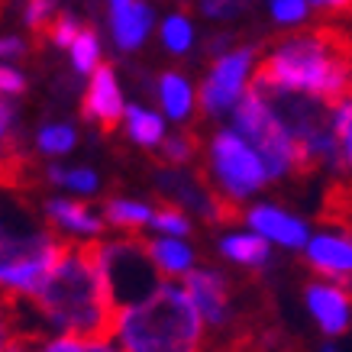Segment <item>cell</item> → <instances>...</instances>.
<instances>
[{
    "mask_svg": "<svg viewBox=\"0 0 352 352\" xmlns=\"http://www.w3.org/2000/svg\"><path fill=\"white\" fill-rule=\"evenodd\" d=\"M210 168H214L210 184L230 201H243L268 182L265 162L258 159V152L230 129H220L210 142Z\"/></svg>",
    "mask_w": 352,
    "mask_h": 352,
    "instance_id": "52a82bcc",
    "label": "cell"
},
{
    "mask_svg": "<svg viewBox=\"0 0 352 352\" xmlns=\"http://www.w3.org/2000/svg\"><path fill=\"white\" fill-rule=\"evenodd\" d=\"M39 352H81V340L62 336V340H52V342H45V346H39Z\"/></svg>",
    "mask_w": 352,
    "mask_h": 352,
    "instance_id": "8d00e7d4",
    "label": "cell"
},
{
    "mask_svg": "<svg viewBox=\"0 0 352 352\" xmlns=\"http://www.w3.org/2000/svg\"><path fill=\"white\" fill-rule=\"evenodd\" d=\"M30 52V43L20 36H0V62H13Z\"/></svg>",
    "mask_w": 352,
    "mask_h": 352,
    "instance_id": "e575fe53",
    "label": "cell"
},
{
    "mask_svg": "<svg viewBox=\"0 0 352 352\" xmlns=\"http://www.w3.org/2000/svg\"><path fill=\"white\" fill-rule=\"evenodd\" d=\"M123 352H201L204 317L188 288L162 285L152 298L120 310Z\"/></svg>",
    "mask_w": 352,
    "mask_h": 352,
    "instance_id": "277c9868",
    "label": "cell"
},
{
    "mask_svg": "<svg viewBox=\"0 0 352 352\" xmlns=\"http://www.w3.org/2000/svg\"><path fill=\"white\" fill-rule=\"evenodd\" d=\"M184 288H188V294H191L197 310H201L204 323H210L214 330H223L230 323V314H233V298H230L226 278L217 275V272L197 268V272H188Z\"/></svg>",
    "mask_w": 352,
    "mask_h": 352,
    "instance_id": "30bf717a",
    "label": "cell"
},
{
    "mask_svg": "<svg viewBox=\"0 0 352 352\" xmlns=\"http://www.w3.org/2000/svg\"><path fill=\"white\" fill-rule=\"evenodd\" d=\"M75 142H78V133L68 123H49V126H43L36 133V146L45 155H65V152L75 149Z\"/></svg>",
    "mask_w": 352,
    "mask_h": 352,
    "instance_id": "603a6c76",
    "label": "cell"
},
{
    "mask_svg": "<svg viewBox=\"0 0 352 352\" xmlns=\"http://www.w3.org/2000/svg\"><path fill=\"white\" fill-rule=\"evenodd\" d=\"M346 13H349V16H352V0H349V3H346Z\"/></svg>",
    "mask_w": 352,
    "mask_h": 352,
    "instance_id": "60d3db41",
    "label": "cell"
},
{
    "mask_svg": "<svg viewBox=\"0 0 352 352\" xmlns=\"http://www.w3.org/2000/svg\"><path fill=\"white\" fill-rule=\"evenodd\" d=\"M307 262L323 278H336L349 275L352 272V243L340 239V236H317L307 243Z\"/></svg>",
    "mask_w": 352,
    "mask_h": 352,
    "instance_id": "5bb4252c",
    "label": "cell"
},
{
    "mask_svg": "<svg viewBox=\"0 0 352 352\" xmlns=\"http://www.w3.org/2000/svg\"><path fill=\"white\" fill-rule=\"evenodd\" d=\"M129 3H136V0H107V10H113V7H129Z\"/></svg>",
    "mask_w": 352,
    "mask_h": 352,
    "instance_id": "ab89813d",
    "label": "cell"
},
{
    "mask_svg": "<svg viewBox=\"0 0 352 352\" xmlns=\"http://www.w3.org/2000/svg\"><path fill=\"white\" fill-rule=\"evenodd\" d=\"M81 117L87 123H97V129L104 136H110L120 126V117H126V107H123V97H120L117 87V75H113L110 62H100L91 72V85L81 97Z\"/></svg>",
    "mask_w": 352,
    "mask_h": 352,
    "instance_id": "9c48e42d",
    "label": "cell"
},
{
    "mask_svg": "<svg viewBox=\"0 0 352 352\" xmlns=\"http://www.w3.org/2000/svg\"><path fill=\"white\" fill-rule=\"evenodd\" d=\"M13 323H16V314H13V300L7 294H0V352H7L10 340L16 336L13 333Z\"/></svg>",
    "mask_w": 352,
    "mask_h": 352,
    "instance_id": "836d02e7",
    "label": "cell"
},
{
    "mask_svg": "<svg viewBox=\"0 0 352 352\" xmlns=\"http://www.w3.org/2000/svg\"><path fill=\"white\" fill-rule=\"evenodd\" d=\"M307 307L330 336H340L349 327V294L333 285H307Z\"/></svg>",
    "mask_w": 352,
    "mask_h": 352,
    "instance_id": "7c38bea8",
    "label": "cell"
},
{
    "mask_svg": "<svg viewBox=\"0 0 352 352\" xmlns=\"http://www.w3.org/2000/svg\"><path fill=\"white\" fill-rule=\"evenodd\" d=\"M100 268L107 278L110 298L120 310L133 307L139 300L152 298L165 285L162 265L152 258L149 243L142 239H120V243H100Z\"/></svg>",
    "mask_w": 352,
    "mask_h": 352,
    "instance_id": "8992f818",
    "label": "cell"
},
{
    "mask_svg": "<svg viewBox=\"0 0 352 352\" xmlns=\"http://www.w3.org/2000/svg\"><path fill=\"white\" fill-rule=\"evenodd\" d=\"M245 223L252 226L258 236L275 239L278 245H288V249H300V245L307 243V226L300 223L298 217L285 214V210H278V207H268V204L249 207Z\"/></svg>",
    "mask_w": 352,
    "mask_h": 352,
    "instance_id": "8fae6325",
    "label": "cell"
},
{
    "mask_svg": "<svg viewBox=\"0 0 352 352\" xmlns=\"http://www.w3.org/2000/svg\"><path fill=\"white\" fill-rule=\"evenodd\" d=\"M45 178L52 184L68 188V191H81V194L97 191V175L91 168H58V165H49Z\"/></svg>",
    "mask_w": 352,
    "mask_h": 352,
    "instance_id": "cb8c5ba5",
    "label": "cell"
},
{
    "mask_svg": "<svg viewBox=\"0 0 352 352\" xmlns=\"http://www.w3.org/2000/svg\"><path fill=\"white\" fill-rule=\"evenodd\" d=\"M272 16L278 23H300L307 16V0H272Z\"/></svg>",
    "mask_w": 352,
    "mask_h": 352,
    "instance_id": "d6a6232c",
    "label": "cell"
},
{
    "mask_svg": "<svg viewBox=\"0 0 352 352\" xmlns=\"http://www.w3.org/2000/svg\"><path fill=\"white\" fill-rule=\"evenodd\" d=\"M72 62H75L78 75H91L100 65V39H97L94 23H85V30L78 32L75 45H72Z\"/></svg>",
    "mask_w": 352,
    "mask_h": 352,
    "instance_id": "44dd1931",
    "label": "cell"
},
{
    "mask_svg": "<svg viewBox=\"0 0 352 352\" xmlns=\"http://www.w3.org/2000/svg\"><path fill=\"white\" fill-rule=\"evenodd\" d=\"M159 104L171 120H184L194 107L191 85H188L178 72H165V75L159 78Z\"/></svg>",
    "mask_w": 352,
    "mask_h": 352,
    "instance_id": "2e32d148",
    "label": "cell"
},
{
    "mask_svg": "<svg viewBox=\"0 0 352 352\" xmlns=\"http://www.w3.org/2000/svg\"><path fill=\"white\" fill-rule=\"evenodd\" d=\"M162 39H165V49L175 55H184L191 49V23L184 16H168L162 23Z\"/></svg>",
    "mask_w": 352,
    "mask_h": 352,
    "instance_id": "4316f807",
    "label": "cell"
},
{
    "mask_svg": "<svg viewBox=\"0 0 352 352\" xmlns=\"http://www.w3.org/2000/svg\"><path fill=\"white\" fill-rule=\"evenodd\" d=\"M197 152H201V139L194 129H182L171 139H162V162L168 165H188L197 159Z\"/></svg>",
    "mask_w": 352,
    "mask_h": 352,
    "instance_id": "7402d4cb",
    "label": "cell"
},
{
    "mask_svg": "<svg viewBox=\"0 0 352 352\" xmlns=\"http://www.w3.org/2000/svg\"><path fill=\"white\" fill-rule=\"evenodd\" d=\"M323 352H336V349H333V346H327V349H323Z\"/></svg>",
    "mask_w": 352,
    "mask_h": 352,
    "instance_id": "b9f144b4",
    "label": "cell"
},
{
    "mask_svg": "<svg viewBox=\"0 0 352 352\" xmlns=\"http://www.w3.org/2000/svg\"><path fill=\"white\" fill-rule=\"evenodd\" d=\"M252 58H256V49L252 45H239V49H233L230 55L214 62V68L207 72L201 85V110L207 117H220L223 110L239 104Z\"/></svg>",
    "mask_w": 352,
    "mask_h": 352,
    "instance_id": "ba28073f",
    "label": "cell"
},
{
    "mask_svg": "<svg viewBox=\"0 0 352 352\" xmlns=\"http://www.w3.org/2000/svg\"><path fill=\"white\" fill-rule=\"evenodd\" d=\"M39 336L36 333H23V330H16V336L10 340V346H7V352H39Z\"/></svg>",
    "mask_w": 352,
    "mask_h": 352,
    "instance_id": "d590c367",
    "label": "cell"
},
{
    "mask_svg": "<svg viewBox=\"0 0 352 352\" xmlns=\"http://www.w3.org/2000/svg\"><path fill=\"white\" fill-rule=\"evenodd\" d=\"M126 133L133 142L152 149V146H162V139H165V123H162V117L149 113V110L126 107Z\"/></svg>",
    "mask_w": 352,
    "mask_h": 352,
    "instance_id": "ac0fdd59",
    "label": "cell"
},
{
    "mask_svg": "<svg viewBox=\"0 0 352 352\" xmlns=\"http://www.w3.org/2000/svg\"><path fill=\"white\" fill-rule=\"evenodd\" d=\"M197 3H201V13L210 20H236L252 10L256 0H197Z\"/></svg>",
    "mask_w": 352,
    "mask_h": 352,
    "instance_id": "f546056e",
    "label": "cell"
},
{
    "mask_svg": "<svg viewBox=\"0 0 352 352\" xmlns=\"http://www.w3.org/2000/svg\"><path fill=\"white\" fill-rule=\"evenodd\" d=\"M16 155V107L10 97H0V159Z\"/></svg>",
    "mask_w": 352,
    "mask_h": 352,
    "instance_id": "f1b7e54d",
    "label": "cell"
},
{
    "mask_svg": "<svg viewBox=\"0 0 352 352\" xmlns=\"http://www.w3.org/2000/svg\"><path fill=\"white\" fill-rule=\"evenodd\" d=\"M81 30H85V23L62 10V13H55V20H52V26H49V36H45V39H52L58 49H72Z\"/></svg>",
    "mask_w": 352,
    "mask_h": 352,
    "instance_id": "83f0119b",
    "label": "cell"
},
{
    "mask_svg": "<svg viewBox=\"0 0 352 352\" xmlns=\"http://www.w3.org/2000/svg\"><path fill=\"white\" fill-rule=\"evenodd\" d=\"M104 217H107L113 226H120V230L133 233V230H139V226L149 223L152 210L146 207V204H139V201H126V197H107V201H104Z\"/></svg>",
    "mask_w": 352,
    "mask_h": 352,
    "instance_id": "ffe728a7",
    "label": "cell"
},
{
    "mask_svg": "<svg viewBox=\"0 0 352 352\" xmlns=\"http://www.w3.org/2000/svg\"><path fill=\"white\" fill-rule=\"evenodd\" d=\"M43 217L20 197H0V294L32 298L58 265L68 236Z\"/></svg>",
    "mask_w": 352,
    "mask_h": 352,
    "instance_id": "3957f363",
    "label": "cell"
},
{
    "mask_svg": "<svg viewBox=\"0 0 352 352\" xmlns=\"http://www.w3.org/2000/svg\"><path fill=\"white\" fill-rule=\"evenodd\" d=\"M26 300L43 323L81 342H107L117 333L120 307L110 298L94 239H68L52 275Z\"/></svg>",
    "mask_w": 352,
    "mask_h": 352,
    "instance_id": "6da1fadb",
    "label": "cell"
},
{
    "mask_svg": "<svg viewBox=\"0 0 352 352\" xmlns=\"http://www.w3.org/2000/svg\"><path fill=\"white\" fill-rule=\"evenodd\" d=\"M152 226L162 230V233L168 236H188L191 233V223H188V217L178 210V204H162L159 210H152Z\"/></svg>",
    "mask_w": 352,
    "mask_h": 352,
    "instance_id": "484cf974",
    "label": "cell"
},
{
    "mask_svg": "<svg viewBox=\"0 0 352 352\" xmlns=\"http://www.w3.org/2000/svg\"><path fill=\"white\" fill-rule=\"evenodd\" d=\"M26 91V75L13 65L0 62V97H20Z\"/></svg>",
    "mask_w": 352,
    "mask_h": 352,
    "instance_id": "1f68e13d",
    "label": "cell"
},
{
    "mask_svg": "<svg viewBox=\"0 0 352 352\" xmlns=\"http://www.w3.org/2000/svg\"><path fill=\"white\" fill-rule=\"evenodd\" d=\"M265 58L256 68V81L307 91L340 107L352 97V32L342 26H304L281 32L265 43Z\"/></svg>",
    "mask_w": 352,
    "mask_h": 352,
    "instance_id": "7a4b0ae2",
    "label": "cell"
},
{
    "mask_svg": "<svg viewBox=\"0 0 352 352\" xmlns=\"http://www.w3.org/2000/svg\"><path fill=\"white\" fill-rule=\"evenodd\" d=\"M233 126L258 152V159L265 162L268 178H285L291 171L294 175H314L300 146L291 139V133L281 126V120L268 110V104L252 87H249V94L239 97V104L233 107Z\"/></svg>",
    "mask_w": 352,
    "mask_h": 352,
    "instance_id": "5b68a950",
    "label": "cell"
},
{
    "mask_svg": "<svg viewBox=\"0 0 352 352\" xmlns=\"http://www.w3.org/2000/svg\"><path fill=\"white\" fill-rule=\"evenodd\" d=\"M310 7H317V10H342L346 13V3L349 0H307Z\"/></svg>",
    "mask_w": 352,
    "mask_h": 352,
    "instance_id": "74e56055",
    "label": "cell"
},
{
    "mask_svg": "<svg viewBox=\"0 0 352 352\" xmlns=\"http://www.w3.org/2000/svg\"><path fill=\"white\" fill-rule=\"evenodd\" d=\"M45 220L58 230V233H85V236H97L104 230V223L87 210L81 201H65V197H52L43 207Z\"/></svg>",
    "mask_w": 352,
    "mask_h": 352,
    "instance_id": "9a60e30c",
    "label": "cell"
},
{
    "mask_svg": "<svg viewBox=\"0 0 352 352\" xmlns=\"http://www.w3.org/2000/svg\"><path fill=\"white\" fill-rule=\"evenodd\" d=\"M152 258L162 265L165 275H182L188 272L194 262V252L184 243H178V236H168V239H152L149 243Z\"/></svg>",
    "mask_w": 352,
    "mask_h": 352,
    "instance_id": "d6986e66",
    "label": "cell"
},
{
    "mask_svg": "<svg viewBox=\"0 0 352 352\" xmlns=\"http://www.w3.org/2000/svg\"><path fill=\"white\" fill-rule=\"evenodd\" d=\"M52 20H55V10L49 0H26V3H23V23H26V30L36 36V43H43L45 36H49Z\"/></svg>",
    "mask_w": 352,
    "mask_h": 352,
    "instance_id": "d4e9b609",
    "label": "cell"
},
{
    "mask_svg": "<svg viewBox=\"0 0 352 352\" xmlns=\"http://www.w3.org/2000/svg\"><path fill=\"white\" fill-rule=\"evenodd\" d=\"M110 13V30H113V43L123 52H133L142 45V39L149 36L152 26V7H146L142 0L129 3V7H113Z\"/></svg>",
    "mask_w": 352,
    "mask_h": 352,
    "instance_id": "4fadbf2b",
    "label": "cell"
},
{
    "mask_svg": "<svg viewBox=\"0 0 352 352\" xmlns=\"http://www.w3.org/2000/svg\"><path fill=\"white\" fill-rule=\"evenodd\" d=\"M220 252L226 258H233L239 265H249V268H258L268 262V243L265 236L258 233H249V236H226L220 243Z\"/></svg>",
    "mask_w": 352,
    "mask_h": 352,
    "instance_id": "e0dca14e",
    "label": "cell"
},
{
    "mask_svg": "<svg viewBox=\"0 0 352 352\" xmlns=\"http://www.w3.org/2000/svg\"><path fill=\"white\" fill-rule=\"evenodd\" d=\"M81 352H120V349L107 346V342H87V346H81Z\"/></svg>",
    "mask_w": 352,
    "mask_h": 352,
    "instance_id": "f35d334b",
    "label": "cell"
},
{
    "mask_svg": "<svg viewBox=\"0 0 352 352\" xmlns=\"http://www.w3.org/2000/svg\"><path fill=\"white\" fill-rule=\"evenodd\" d=\"M239 43V32H210L207 39H204V55L207 58H223V55L233 52V45Z\"/></svg>",
    "mask_w": 352,
    "mask_h": 352,
    "instance_id": "4dcf8cb0",
    "label": "cell"
}]
</instances>
